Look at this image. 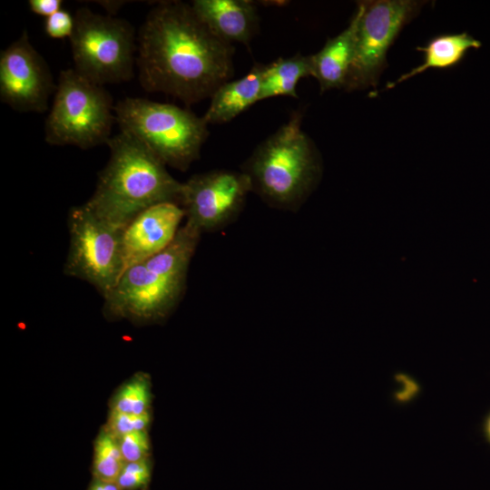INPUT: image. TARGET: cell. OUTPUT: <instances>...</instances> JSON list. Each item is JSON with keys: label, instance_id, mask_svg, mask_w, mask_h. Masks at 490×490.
<instances>
[{"label": "cell", "instance_id": "obj_19", "mask_svg": "<svg viewBox=\"0 0 490 490\" xmlns=\"http://www.w3.org/2000/svg\"><path fill=\"white\" fill-rule=\"evenodd\" d=\"M149 404V384L145 378L138 377L122 387L114 400L113 410L142 415L148 413Z\"/></svg>", "mask_w": 490, "mask_h": 490}, {"label": "cell", "instance_id": "obj_15", "mask_svg": "<svg viewBox=\"0 0 490 490\" xmlns=\"http://www.w3.org/2000/svg\"><path fill=\"white\" fill-rule=\"evenodd\" d=\"M264 66L256 63L242 77L222 83L210 98V105L203 115L206 122H229L259 102Z\"/></svg>", "mask_w": 490, "mask_h": 490}, {"label": "cell", "instance_id": "obj_25", "mask_svg": "<svg viewBox=\"0 0 490 490\" xmlns=\"http://www.w3.org/2000/svg\"><path fill=\"white\" fill-rule=\"evenodd\" d=\"M91 490H121L116 483H108V482H103V481H97L95 483Z\"/></svg>", "mask_w": 490, "mask_h": 490}, {"label": "cell", "instance_id": "obj_12", "mask_svg": "<svg viewBox=\"0 0 490 490\" xmlns=\"http://www.w3.org/2000/svg\"><path fill=\"white\" fill-rule=\"evenodd\" d=\"M183 218L184 211L176 202L152 205L134 217L122 232L123 272L166 249L175 239Z\"/></svg>", "mask_w": 490, "mask_h": 490}, {"label": "cell", "instance_id": "obj_14", "mask_svg": "<svg viewBox=\"0 0 490 490\" xmlns=\"http://www.w3.org/2000/svg\"><path fill=\"white\" fill-rule=\"evenodd\" d=\"M361 7L358 4L348 25L335 37L329 38L312 58V76L319 83L320 92L344 88L352 63L356 34Z\"/></svg>", "mask_w": 490, "mask_h": 490}, {"label": "cell", "instance_id": "obj_10", "mask_svg": "<svg viewBox=\"0 0 490 490\" xmlns=\"http://www.w3.org/2000/svg\"><path fill=\"white\" fill-rule=\"evenodd\" d=\"M251 186L242 171L215 169L182 182L180 205L201 233L225 229L242 212Z\"/></svg>", "mask_w": 490, "mask_h": 490}, {"label": "cell", "instance_id": "obj_20", "mask_svg": "<svg viewBox=\"0 0 490 490\" xmlns=\"http://www.w3.org/2000/svg\"><path fill=\"white\" fill-rule=\"evenodd\" d=\"M148 423V413L134 415L113 410L109 421V428L113 436L121 437L132 432L144 431Z\"/></svg>", "mask_w": 490, "mask_h": 490}, {"label": "cell", "instance_id": "obj_4", "mask_svg": "<svg viewBox=\"0 0 490 490\" xmlns=\"http://www.w3.org/2000/svg\"><path fill=\"white\" fill-rule=\"evenodd\" d=\"M201 234L185 221L166 249L122 274L103 297L104 309L143 320L169 314L185 293L188 270Z\"/></svg>", "mask_w": 490, "mask_h": 490}, {"label": "cell", "instance_id": "obj_6", "mask_svg": "<svg viewBox=\"0 0 490 490\" xmlns=\"http://www.w3.org/2000/svg\"><path fill=\"white\" fill-rule=\"evenodd\" d=\"M114 105L109 93L74 68L60 73L51 110L45 121L44 139L55 146L73 145L83 150L107 143Z\"/></svg>", "mask_w": 490, "mask_h": 490}, {"label": "cell", "instance_id": "obj_17", "mask_svg": "<svg viewBox=\"0 0 490 490\" xmlns=\"http://www.w3.org/2000/svg\"><path fill=\"white\" fill-rule=\"evenodd\" d=\"M308 76H312L311 54L303 55L298 53L265 64L260 101L277 96L298 98L297 85L300 79Z\"/></svg>", "mask_w": 490, "mask_h": 490}, {"label": "cell", "instance_id": "obj_16", "mask_svg": "<svg viewBox=\"0 0 490 490\" xmlns=\"http://www.w3.org/2000/svg\"><path fill=\"white\" fill-rule=\"evenodd\" d=\"M481 42L466 32L461 34H443L431 38L416 50L424 54L423 63L388 83L387 89L421 74L428 69L445 70L457 65L470 49L481 47Z\"/></svg>", "mask_w": 490, "mask_h": 490}, {"label": "cell", "instance_id": "obj_18", "mask_svg": "<svg viewBox=\"0 0 490 490\" xmlns=\"http://www.w3.org/2000/svg\"><path fill=\"white\" fill-rule=\"evenodd\" d=\"M125 464L119 443L110 432L102 434L94 450L93 471L99 481L116 483Z\"/></svg>", "mask_w": 490, "mask_h": 490}, {"label": "cell", "instance_id": "obj_22", "mask_svg": "<svg viewBox=\"0 0 490 490\" xmlns=\"http://www.w3.org/2000/svg\"><path fill=\"white\" fill-rule=\"evenodd\" d=\"M150 478V469L145 459L125 463L116 481L120 489H135L145 485Z\"/></svg>", "mask_w": 490, "mask_h": 490}, {"label": "cell", "instance_id": "obj_7", "mask_svg": "<svg viewBox=\"0 0 490 490\" xmlns=\"http://www.w3.org/2000/svg\"><path fill=\"white\" fill-rule=\"evenodd\" d=\"M70 40L74 70L103 86L130 81L137 57V34L125 19L79 8Z\"/></svg>", "mask_w": 490, "mask_h": 490}, {"label": "cell", "instance_id": "obj_5", "mask_svg": "<svg viewBox=\"0 0 490 490\" xmlns=\"http://www.w3.org/2000/svg\"><path fill=\"white\" fill-rule=\"evenodd\" d=\"M114 115L120 132L143 144L164 165L181 172L200 159L210 133L203 116L175 104L144 98L119 101Z\"/></svg>", "mask_w": 490, "mask_h": 490}, {"label": "cell", "instance_id": "obj_26", "mask_svg": "<svg viewBox=\"0 0 490 490\" xmlns=\"http://www.w3.org/2000/svg\"><path fill=\"white\" fill-rule=\"evenodd\" d=\"M485 434L487 436V438L490 441V416H488L486 423H485Z\"/></svg>", "mask_w": 490, "mask_h": 490}, {"label": "cell", "instance_id": "obj_11", "mask_svg": "<svg viewBox=\"0 0 490 490\" xmlns=\"http://www.w3.org/2000/svg\"><path fill=\"white\" fill-rule=\"evenodd\" d=\"M56 84L24 30L0 53V100L20 113H44Z\"/></svg>", "mask_w": 490, "mask_h": 490}, {"label": "cell", "instance_id": "obj_24", "mask_svg": "<svg viewBox=\"0 0 490 490\" xmlns=\"http://www.w3.org/2000/svg\"><path fill=\"white\" fill-rule=\"evenodd\" d=\"M30 10L45 18L54 15L62 9L63 1L61 0H30L28 2Z\"/></svg>", "mask_w": 490, "mask_h": 490}, {"label": "cell", "instance_id": "obj_8", "mask_svg": "<svg viewBox=\"0 0 490 490\" xmlns=\"http://www.w3.org/2000/svg\"><path fill=\"white\" fill-rule=\"evenodd\" d=\"M67 225L69 248L64 273L88 282L106 296L123 272V229L103 220L85 203L69 210Z\"/></svg>", "mask_w": 490, "mask_h": 490}, {"label": "cell", "instance_id": "obj_23", "mask_svg": "<svg viewBox=\"0 0 490 490\" xmlns=\"http://www.w3.org/2000/svg\"><path fill=\"white\" fill-rule=\"evenodd\" d=\"M74 27V18L68 11L61 9L44 20V31L54 39L70 38Z\"/></svg>", "mask_w": 490, "mask_h": 490}, {"label": "cell", "instance_id": "obj_9", "mask_svg": "<svg viewBox=\"0 0 490 490\" xmlns=\"http://www.w3.org/2000/svg\"><path fill=\"white\" fill-rule=\"evenodd\" d=\"M426 2L412 0L361 1L354 55L344 85L350 92L375 87L387 65V54L403 27Z\"/></svg>", "mask_w": 490, "mask_h": 490}, {"label": "cell", "instance_id": "obj_3", "mask_svg": "<svg viewBox=\"0 0 490 490\" xmlns=\"http://www.w3.org/2000/svg\"><path fill=\"white\" fill-rule=\"evenodd\" d=\"M302 114L289 120L257 145L241 164L251 192L268 206L297 212L317 188L322 162L315 144L301 128Z\"/></svg>", "mask_w": 490, "mask_h": 490}, {"label": "cell", "instance_id": "obj_1", "mask_svg": "<svg viewBox=\"0 0 490 490\" xmlns=\"http://www.w3.org/2000/svg\"><path fill=\"white\" fill-rule=\"evenodd\" d=\"M234 47L218 38L191 3L157 2L137 33L141 86L190 105L211 98L234 73Z\"/></svg>", "mask_w": 490, "mask_h": 490}, {"label": "cell", "instance_id": "obj_21", "mask_svg": "<svg viewBox=\"0 0 490 490\" xmlns=\"http://www.w3.org/2000/svg\"><path fill=\"white\" fill-rule=\"evenodd\" d=\"M119 446L125 463L145 459L149 440L144 431H136L119 437Z\"/></svg>", "mask_w": 490, "mask_h": 490}, {"label": "cell", "instance_id": "obj_13", "mask_svg": "<svg viewBox=\"0 0 490 490\" xmlns=\"http://www.w3.org/2000/svg\"><path fill=\"white\" fill-rule=\"evenodd\" d=\"M191 5L221 41L249 46L259 32L257 4L250 0H193Z\"/></svg>", "mask_w": 490, "mask_h": 490}, {"label": "cell", "instance_id": "obj_2", "mask_svg": "<svg viewBox=\"0 0 490 490\" xmlns=\"http://www.w3.org/2000/svg\"><path fill=\"white\" fill-rule=\"evenodd\" d=\"M106 144L110 158L85 202L98 217L123 229L152 205L180 204L182 182L143 144L123 132L112 136Z\"/></svg>", "mask_w": 490, "mask_h": 490}]
</instances>
